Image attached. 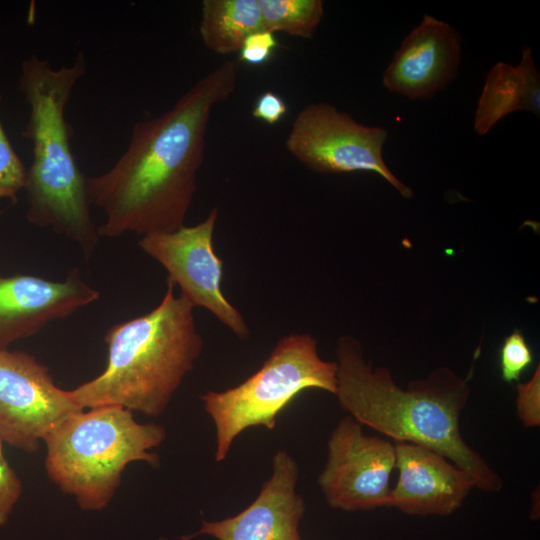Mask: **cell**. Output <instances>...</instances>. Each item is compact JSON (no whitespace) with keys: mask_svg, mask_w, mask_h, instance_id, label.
Instances as JSON below:
<instances>
[{"mask_svg":"<svg viewBox=\"0 0 540 540\" xmlns=\"http://www.w3.org/2000/svg\"><path fill=\"white\" fill-rule=\"evenodd\" d=\"M237 71L233 61L220 64L168 110L136 122L115 164L87 179L90 202L105 215L99 236L142 237L184 225L204 159L211 111L235 91Z\"/></svg>","mask_w":540,"mask_h":540,"instance_id":"6da1fadb","label":"cell"},{"mask_svg":"<svg viewBox=\"0 0 540 540\" xmlns=\"http://www.w3.org/2000/svg\"><path fill=\"white\" fill-rule=\"evenodd\" d=\"M337 391L342 409L363 426L394 442H411L436 450L468 472L476 488L499 492L500 475L461 434L460 417L471 394L469 380L441 366L406 388L396 384L387 367H374L364 358L359 340H337Z\"/></svg>","mask_w":540,"mask_h":540,"instance_id":"7a4b0ae2","label":"cell"},{"mask_svg":"<svg viewBox=\"0 0 540 540\" xmlns=\"http://www.w3.org/2000/svg\"><path fill=\"white\" fill-rule=\"evenodd\" d=\"M85 72L82 52L72 65L59 68L32 54L21 64L19 90L30 108L22 136L31 141L33 154L24 187L27 220L64 234L89 257L100 236L90 215L88 178L72 153L65 119L72 90Z\"/></svg>","mask_w":540,"mask_h":540,"instance_id":"3957f363","label":"cell"},{"mask_svg":"<svg viewBox=\"0 0 540 540\" xmlns=\"http://www.w3.org/2000/svg\"><path fill=\"white\" fill-rule=\"evenodd\" d=\"M174 287L167 279L158 306L106 332L104 371L69 390L81 408L119 406L147 416L164 412L203 347L194 308L175 296Z\"/></svg>","mask_w":540,"mask_h":540,"instance_id":"277c9868","label":"cell"},{"mask_svg":"<svg viewBox=\"0 0 540 540\" xmlns=\"http://www.w3.org/2000/svg\"><path fill=\"white\" fill-rule=\"evenodd\" d=\"M166 438L155 423H139L132 411L97 406L63 421L46 439L50 480L85 511H100L113 498L126 466L159 463L151 450Z\"/></svg>","mask_w":540,"mask_h":540,"instance_id":"5b68a950","label":"cell"},{"mask_svg":"<svg viewBox=\"0 0 540 540\" xmlns=\"http://www.w3.org/2000/svg\"><path fill=\"white\" fill-rule=\"evenodd\" d=\"M337 391V363L323 360L307 333L282 337L261 368L239 385L200 396L216 429L215 460L223 461L245 429H273L279 413L301 392Z\"/></svg>","mask_w":540,"mask_h":540,"instance_id":"8992f818","label":"cell"},{"mask_svg":"<svg viewBox=\"0 0 540 540\" xmlns=\"http://www.w3.org/2000/svg\"><path fill=\"white\" fill-rule=\"evenodd\" d=\"M387 137L386 129L363 125L335 106L318 102L298 112L285 146L313 172H372L384 178L404 198H411L412 189L393 174L383 159Z\"/></svg>","mask_w":540,"mask_h":540,"instance_id":"52a82bcc","label":"cell"},{"mask_svg":"<svg viewBox=\"0 0 540 540\" xmlns=\"http://www.w3.org/2000/svg\"><path fill=\"white\" fill-rule=\"evenodd\" d=\"M217 218L214 207L200 223L142 236L139 246L166 269L167 279L193 308L209 310L235 336L247 339L250 329L243 315L222 291L223 261L213 245Z\"/></svg>","mask_w":540,"mask_h":540,"instance_id":"ba28073f","label":"cell"},{"mask_svg":"<svg viewBox=\"0 0 540 540\" xmlns=\"http://www.w3.org/2000/svg\"><path fill=\"white\" fill-rule=\"evenodd\" d=\"M395 445L367 435L351 415L343 417L327 441V459L318 485L327 504L347 512L389 507Z\"/></svg>","mask_w":540,"mask_h":540,"instance_id":"9c48e42d","label":"cell"},{"mask_svg":"<svg viewBox=\"0 0 540 540\" xmlns=\"http://www.w3.org/2000/svg\"><path fill=\"white\" fill-rule=\"evenodd\" d=\"M70 391L54 383L48 368L20 351H0V440L24 452L40 443L68 417L82 411Z\"/></svg>","mask_w":540,"mask_h":540,"instance_id":"30bf717a","label":"cell"},{"mask_svg":"<svg viewBox=\"0 0 540 540\" xmlns=\"http://www.w3.org/2000/svg\"><path fill=\"white\" fill-rule=\"evenodd\" d=\"M298 465L286 451L272 460V474L256 499L235 516L202 522L201 528L183 540L209 535L218 540H303L299 523L305 512L296 492Z\"/></svg>","mask_w":540,"mask_h":540,"instance_id":"8fae6325","label":"cell"},{"mask_svg":"<svg viewBox=\"0 0 540 540\" xmlns=\"http://www.w3.org/2000/svg\"><path fill=\"white\" fill-rule=\"evenodd\" d=\"M99 295L82 280L78 268L64 281L33 275L0 276V351L94 302Z\"/></svg>","mask_w":540,"mask_h":540,"instance_id":"7c38bea8","label":"cell"},{"mask_svg":"<svg viewBox=\"0 0 540 540\" xmlns=\"http://www.w3.org/2000/svg\"><path fill=\"white\" fill-rule=\"evenodd\" d=\"M394 445L398 478L389 507L413 516H448L476 488L468 472L436 450L411 442Z\"/></svg>","mask_w":540,"mask_h":540,"instance_id":"4fadbf2b","label":"cell"},{"mask_svg":"<svg viewBox=\"0 0 540 540\" xmlns=\"http://www.w3.org/2000/svg\"><path fill=\"white\" fill-rule=\"evenodd\" d=\"M460 59L459 32L426 14L395 52L382 82L392 93L427 100L456 78Z\"/></svg>","mask_w":540,"mask_h":540,"instance_id":"5bb4252c","label":"cell"},{"mask_svg":"<svg viewBox=\"0 0 540 540\" xmlns=\"http://www.w3.org/2000/svg\"><path fill=\"white\" fill-rule=\"evenodd\" d=\"M523 110L540 115V75L528 44L517 66L498 62L490 69L477 103L474 130L485 135L507 115Z\"/></svg>","mask_w":540,"mask_h":540,"instance_id":"9a60e30c","label":"cell"},{"mask_svg":"<svg viewBox=\"0 0 540 540\" xmlns=\"http://www.w3.org/2000/svg\"><path fill=\"white\" fill-rule=\"evenodd\" d=\"M201 12L203 44L219 55L239 52L249 35L265 30L258 0H204Z\"/></svg>","mask_w":540,"mask_h":540,"instance_id":"2e32d148","label":"cell"},{"mask_svg":"<svg viewBox=\"0 0 540 540\" xmlns=\"http://www.w3.org/2000/svg\"><path fill=\"white\" fill-rule=\"evenodd\" d=\"M264 29L311 39L324 15L322 0H258Z\"/></svg>","mask_w":540,"mask_h":540,"instance_id":"e0dca14e","label":"cell"},{"mask_svg":"<svg viewBox=\"0 0 540 540\" xmlns=\"http://www.w3.org/2000/svg\"><path fill=\"white\" fill-rule=\"evenodd\" d=\"M26 175L27 169L15 152L0 120V198L15 201L17 193L25 187Z\"/></svg>","mask_w":540,"mask_h":540,"instance_id":"ac0fdd59","label":"cell"},{"mask_svg":"<svg viewBox=\"0 0 540 540\" xmlns=\"http://www.w3.org/2000/svg\"><path fill=\"white\" fill-rule=\"evenodd\" d=\"M533 353L521 331L509 334L500 348V373L506 383L518 382L532 364Z\"/></svg>","mask_w":540,"mask_h":540,"instance_id":"d6986e66","label":"cell"},{"mask_svg":"<svg viewBox=\"0 0 540 540\" xmlns=\"http://www.w3.org/2000/svg\"><path fill=\"white\" fill-rule=\"evenodd\" d=\"M516 413L526 428L540 426V365L538 364L531 379L516 385Z\"/></svg>","mask_w":540,"mask_h":540,"instance_id":"ffe728a7","label":"cell"},{"mask_svg":"<svg viewBox=\"0 0 540 540\" xmlns=\"http://www.w3.org/2000/svg\"><path fill=\"white\" fill-rule=\"evenodd\" d=\"M22 482L7 461L0 440V526L9 520L22 494Z\"/></svg>","mask_w":540,"mask_h":540,"instance_id":"44dd1931","label":"cell"},{"mask_svg":"<svg viewBox=\"0 0 540 540\" xmlns=\"http://www.w3.org/2000/svg\"><path fill=\"white\" fill-rule=\"evenodd\" d=\"M279 43L274 33L259 31L249 35L239 51L240 62L260 66L270 60Z\"/></svg>","mask_w":540,"mask_h":540,"instance_id":"7402d4cb","label":"cell"},{"mask_svg":"<svg viewBox=\"0 0 540 540\" xmlns=\"http://www.w3.org/2000/svg\"><path fill=\"white\" fill-rule=\"evenodd\" d=\"M251 113L267 125H276L288 113V106L278 93L267 90L258 96Z\"/></svg>","mask_w":540,"mask_h":540,"instance_id":"603a6c76","label":"cell"},{"mask_svg":"<svg viewBox=\"0 0 540 540\" xmlns=\"http://www.w3.org/2000/svg\"><path fill=\"white\" fill-rule=\"evenodd\" d=\"M2 211L0 210V215H1Z\"/></svg>","mask_w":540,"mask_h":540,"instance_id":"cb8c5ba5","label":"cell"}]
</instances>
